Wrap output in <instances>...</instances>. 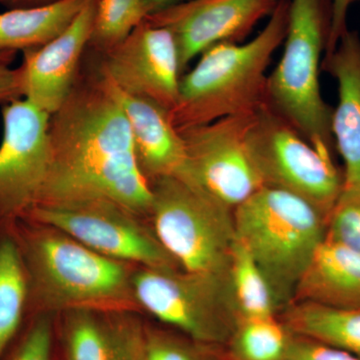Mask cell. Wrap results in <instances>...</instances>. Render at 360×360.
Segmentation results:
<instances>
[{
	"label": "cell",
	"mask_w": 360,
	"mask_h": 360,
	"mask_svg": "<svg viewBox=\"0 0 360 360\" xmlns=\"http://www.w3.org/2000/svg\"><path fill=\"white\" fill-rule=\"evenodd\" d=\"M49 136L51 160L37 205L108 200L149 220L151 186L137 162L127 116L98 75L77 82L51 116Z\"/></svg>",
	"instance_id": "cell-1"
},
{
	"label": "cell",
	"mask_w": 360,
	"mask_h": 360,
	"mask_svg": "<svg viewBox=\"0 0 360 360\" xmlns=\"http://www.w3.org/2000/svg\"><path fill=\"white\" fill-rule=\"evenodd\" d=\"M13 225L27 281L28 316L75 309L141 312L132 285L136 266L103 257L49 225L25 217Z\"/></svg>",
	"instance_id": "cell-2"
},
{
	"label": "cell",
	"mask_w": 360,
	"mask_h": 360,
	"mask_svg": "<svg viewBox=\"0 0 360 360\" xmlns=\"http://www.w3.org/2000/svg\"><path fill=\"white\" fill-rule=\"evenodd\" d=\"M288 8L290 0H278L255 39L217 44L200 54L193 70L181 75L179 98L168 111L175 129L252 112L265 103L267 70L285 39Z\"/></svg>",
	"instance_id": "cell-3"
},
{
	"label": "cell",
	"mask_w": 360,
	"mask_h": 360,
	"mask_svg": "<svg viewBox=\"0 0 360 360\" xmlns=\"http://www.w3.org/2000/svg\"><path fill=\"white\" fill-rule=\"evenodd\" d=\"M233 215L236 239L264 271L283 312L326 240V217L309 201L269 186L258 189Z\"/></svg>",
	"instance_id": "cell-4"
},
{
	"label": "cell",
	"mask_w": 360,
	"mask_h": 360,
	"mask_svg": "<svg viewBox=\"0 0 360 360\" xmlns=\"http://www.w3.org/2000/svg\"><path fill=\"white\" fill-rule=\"evenodd\" d=\"M330 14L331 0H290L283 56L267 77L265 103L315 148L333 155V108L319 80Z\"/></svg>",
	"instance_id": "cell-5"
},
{
	"label": "cell",
	"mask_w": 360,
	"mask_h": 360,
	"mask_svg": "<svg viewBox=\"0 0 360 360\" xmlns=\"http://www.w3.org/2000/svg\"><path fill=\"white\" fill-rule=\"evenodd\" d=\"M132 285L141 312L194 340L225 347L241 319L229 269L136 266Z\"/></svg>",
	"instance_id": "cell-6"
},
{
	"label": "cell",
	"mask_w": 360,
	"mask_h": 360,
	"mask_svg": "<svg viewBox=\"0 0 360 360\" xmlns=\"http://www.w3.org/2000/svg\"><path fill=\"white\" fill-rule=\"evenodd\" d=\"M151 191L149 222L180 269L227 271L236 241L233 210L177 177L153 182Z\"/></svg>",
	"instance_id": "cell-7"
},
{
	"label": "cell",
	"mask_w": 360,
	"mask_h": 360,
	"mask_svg": "<svg viewBox=\"0 0 360 360\" xmlns=\"http://www.w3.org/2000/svg\"><path fill=\"white\" fill-rule=\"evenodd\" d=\"M248 151L264 186L309 201L328 220L345 186L333 155L315 148L283 116L264 103L248 134Z\"/></svg>",
	"instance_id": "cell-8"
},
{
	"label": "cell",
	"mask_w": 360,
	"mask_h": 360,
	"mask_svg": "<svg viewBox=\"0 0 360 360\" xmlns=\"http://www.w3.org/2000/svg\"><path fill=\"white\" fill-rule=\"evenodd\" d=\"M21 217L65 232L111 259L134 266L180 269L149 220L112 201L37 205Z\"/></svg>",
	"instance_id": "cell-9"
},
{
	"label": "cell",
	"mask_w": 360,
	"mask_h": 360,
	"mask_svg": "<svg viewBox=\"0 0 360 360\" xmlns=\"http://www.w3.org/2000/svg\"><path fill=\"white\" fill-rule=\"evenodd\" d=\"M255 111L180 130L186 165L177 179L232 210L264 186L248 146Z\"/></svg>",
	"instance_id": "cell-10"
},
{
	"label": "cell",
	"mask_w": 360,
	"mask_h": 360,
	"mask_svg": "<svg viewBox=\"0 0 360 360\" xmlns=\"http://www.w3.org/2000/svg\"><path fill=\"white\" fill-rule=\"evenodd\" d=\"M0 143V221L23 217L39 203L51 149V116L25 98L2 108Z\"/></svg>",
	"instance_id": "cell-11"
},
{
	"label": "cell",
	"mask_w": 360,
	"mask_h": 360,
	"mask_svg": "<svg viewBox=\"0 0 360 360\" xmlns=\"http://www.w3.org/2000/svg\"><path fill=\"white\" fill-rule=\"evenodd\" d=\"M98 72L118 89L169 111L179 94V49L172 33L144 20L103 54Z\"/></svg>",
	"instance_id": "cell-12"
},
{
	"label": "cell",
	"mask_w": 360,
	"mask_h": 360,
	"mask_svg": "<svg viewBox=\"0 0 360 360\" xmlns=\"http://www.w3.org/2000/svg\"><path fill=\"white\" fill-rule=\"evenodd\" d=\"M278 0H186L146 21L167 28L179 49L180 70L210 47L245 39Z\"/></svg>",
	"instance_id": "cell-13"
},
{
	"label": "cell",
	"mask_w": 360,
	"mask_h": 360,
	"mask_svg": "<svg viewBox=\"0 0 360 360\" xmlns=\"http://www.w3.org/2000/svg\"><path fill=\"white\" fill-rule=\"evenodd\" d=\"M146 326L134 310H66L56 315L59 359L143 360Z\"/></svg>",
	"instance_id": "cell-14"
},
{
	"label": "cell",
	"mask_w": 360,
	"mask_h": 360,
	"mask_svg": "<svg viewBox=\"0 0 360 360\" xmlns=\"http://www.w3.org/2000/svg\"><path fill=\"white\" fill-rule=\"evenodd\" d=\"M97 0H89L68 28L39 49L23 51L22 98L53 115L77 84L78 66L94 30Z\"/></svg>",
	"instance_id": "cell-15"
},
{
	"label": "cell",
	"mask_w": 360,
	"mask_h": 360,
	"mask_svg": "<svg viewBox=\"0 0 360 360\" xmlns=\"http://www.w3.org/2000/svg\"><path fill=\"white\" fill-rule=\"evenodd\" d=\"M103 86L120 104L131 130L137 162L149 184L165 177H179L186 165V150L168 110L127 94L97 72Z\"/></svg>",
	"instance_id": "cell-16"
},
{
	"label": "cell",
	"mask_w": 360,
	"mask_h": 360,
	"mask_svg": "<svg viewBox=\"0 0 360 360\" xmlns=\"http://www.w3.org/2000/svg\"><path fill=\"white\" fill-rule=\"evenodd\" d=\"M322 68L338 84V101L331 115L335 148L342 158L345 186H360V39L347 30Z\"/></svg>",
	"instance_id": "cell-17"
},
{
	"label": "cell",
	"mask_w": 360,
	"mask_h": 360,
	"mask_svg": "<svg viewBox=\"0 0 360 360\" xmlns=\"http://www.w3.org/2000/svg\"><path fill=\"white\" fill-rule=\"evenodd\" d=\"M292 302L360 309V253L326 239L296 286Z\"/></svg>",
	"instance_id": "cell-18"
},
{
	"label": "cell",
	"mask_w": 360,
	"mask_h": 360,
	"mask_svg": "<svg viewBox=\"0 0 360 360\" xmlns=\"http://www.w3.org/2000/svg\"><path fill=\"white\" fill-rule=\"evenodd\" d=\"M89 0H59L0 13V51L39 49L65 32Z\"/></svg>",
	"instance_id": "cell-19"
},
{
	"label": "cell",
	"mask_w": 360,
	"mask_h": 360,
	"mask_svg": "<svg viewBox=\"0 0 360 360\" xmlns=\"http://www.w3.org/2000/svg\"><path fill=\"white\" fill-rule=\"evenodd\" d=\"M13 220L0 221V359L28 317L27 281Z\"/></svg>",
	"instance_id": "cell-20"
},
{
	"label": "cell",
	"mask_w": 360,
	"mask_h": 360,
	"mask_svg": "<svg viewBox=\"0 0 360 360\" xmlns=\"http://www.w3.org/2000/svg\"><path fill=\"white\" fill-rule=\"evenodd\" d=\"M288 330L340 348L360 359V309L292 302L279 315Z\"/></svg>",
	"instance_id": "cell-21"
},
{
	"label": "cell",
	"mask_w": 360,
	"mask_h": 360,
	"mask_svg": "<svg viewBox=\"0 0 360 360\" xmlns=\"http://www.w3.org/2000/svg\"><path fill=\"white\" fill-rule=\"evenodd\" d=\"M229 276L241 319L279 317L283 309L271 284L238 239L232 250Z\"/></svg>",
	"instance_id": "cell-22"
},
{
	"label": "cell",
	"mask_w": 360,
	"mask_h": 360,
	"mask_svg": "<svg viewBox=\"0 0 360 360\" xmlns=\"http://www.w3.org/2000/svg\"><path fill=\"white\" fill-rule=\"evenodd\" d=\"M290 338L278 317L241 319L225 349L231 360H285Z\"/></svg>",
	"instance_id": "cell-23"
},
{
	"label": "cell",
	"mask_w": 360,
	"mask_h": 360,
	"mask_svg": "<svg viewBox=\"0 0 360 360\" xmlns=\"http://www.w3.org/2000/svg\"><path fill=\"white\" fill-rule=\"evenodd\" d=\"M148 13L144 0H97L89 44L103 54L122 42Z\"/></svg>",
	"instance_id": "cell-24"
},
{
	"label": "cell",
	"mask_w": 360,
	"mask_h": 360,
	"mask_svg": "<svg viewBox=\"0 0 360 360\" xmlns=\"http://www.w3.org/2000/svg\"><path fill=\"white\" fill-rule=\"evenodd\" d=\"M143 360H231L224 345L194 340L167 326L146 322Z\"/></svg>",
	"instance_id": "cell-25"
},
{
	"label": "cell",
	"mask_w": 360,
	"mask_h": 360,
	"mask_svg": "<svg viewBox=\"0 0 360 360\" xmlns=\"http://www.w3.org/2000/svg\"><path fill=\"white\" fill-rule=\"evenodd\" d=\"M56 315L34 314L0 360H54Z\"/></svg>",
	"instance_id": "cell-26"
},
{
	"label": "cell",
	"mask_w": 360,
	"mask_h": 360,
	"mask_svg": "<svg viewBox=\"0 0 360 360\" xmlns=\"http://www.w3.org/2000/svg\"><path fill=\"white\" fill-rule=\"evenodd\" d=\"M326 239L360 253V186H345L326 220Z\"/></svg>",
	"instance_id": "cell-27"
},
{
	"label": "cell",
	"mask_w": 360,
	"mask_h": 360,
	"mask_svg": "<svg viewBox=\"0 0 360 360\" xmlns=\"http://www.w3.org/2000/svg\"><path fill=\"white\" fill-rule=\"evenodd\" d=\"M285 360H360V359L328 343L291 333L290 347H288Z\"/></svg>",
	"instance_id": "cell-28"
},
{
	"label": "cell",
	"mask_w": 360,
	"mask_h": 360,
	"mask_svg": "<svg viewBox=\"0 0 360 360\" xmlns=\"http://www.w3.org/2000/svg\"><path fill=\"white\" fill-rule=\"evenodd\" d=\"M359 0H331L330 25L324 58L335 51L336 45L347 30V16L350 7Z\"/></svg>",
	"instance_id": "cell-29"
},
{
	"label": "cell",
	"mask_w": 360,
	"mask_h": 360,
	"mask_svg": "<svg viewBox=\"0 0 360 360\" xmlns=\"http://www.w3.org/2000/svg\"><path fill=\"white\" fill-rule=\"evenodd\" d=\"M22 97L20 66L11 68L7 63H0V103H8Z\"/></svg>",
	"instance_id": "cell-30"
},
{
	"label": "cell",
	"mask_w": 360,
	"mask_h": 360,
	"mask_svg": "<svg viewBox=\"0 0 360 360\" xmlns=\"http://www.w3.org/2000/svg\"><path fill=\"white\" fill-rule=\"evenodd\" d=\"M56 1H59V0H0V4L8 7L9 9H13L45 6V4H53Z\"/></svg>",
	"instance_id": "cell-31"
},
{
	"label": "cell",
	"mask_w": 360,
	"mask_h": 360,
	"mask_svg": "<svg viewBox=\"0 0 360 360\" xmlns=\"http://www.w3.org/2000/svg\"><path fill=\"white\" fill-rule=\"evenodd\" d=\"M182 1L184 0H144L148 15L160 13V11H165V9L169 8V7L179 4Z\"/></svg>",
	"instance_id": "cell-32"
},
{
	"label": "cell",
	"mask_w": 360,
	"mask_h": 360,
	"mask_svg": "<svg viewBox=\"0 0 360 360\" xmlns=\"http://www.w3.org/2000/svg\"><path fill=\"white\" fill-rule=\"evenodd\" d=\"M14 54L15 53H13V52L0 51V63H7V65H9V63H11L14 58Z\"/></svg>",
	"instance_id": "cell-33"
}]
</instances>
